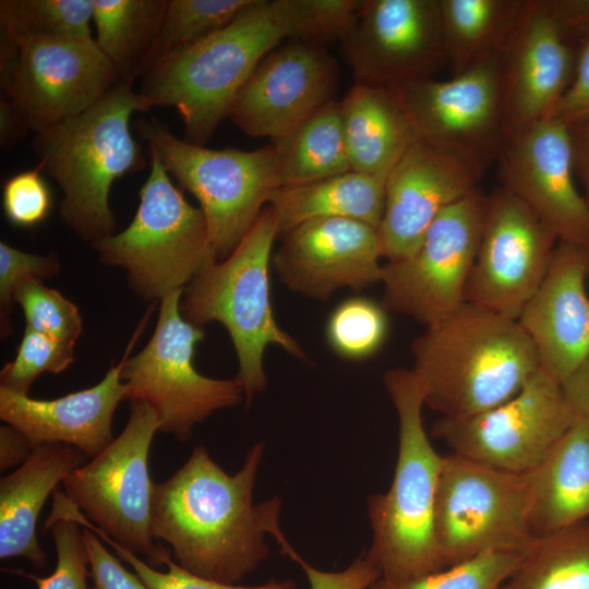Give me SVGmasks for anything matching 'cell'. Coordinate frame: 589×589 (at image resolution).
I'll use <instances>...</instances> for the list:
<instances>
[{"label":"cell","instance_id":"46","mask_svg":"<svg viewBox=\"0 0 589 589\" xmlns=\"http://www.w3.org/2000/svg\"><path fill=\"white\" fill-rule=\"evenodd\" d=\"M552 119L569 127L589 121V38L577 48L573 81L558 101Z\"/></svg>","mask_w":589,"mask_h":589},{"label":"cell","instance_id":"8","mask_svg":"<svg viewBox=\"0 0 589 589\" xmlns=\"http://www.w3.org/2000/svg\"><path fill=\"white\" fill-rule=\"evenodd\" d=\"M135 131L166 171L200 203L218 260L226 259L255 225L278 188L276 151L211 149L177 137L156 118H140Z\"/></svg>","mask_w":589,"mask_h":589},{"label":"cell","instance_id":"12","mask_svg":"<svg viewBox=\"0 0 589 589\" xmlns=\"http://www.w3.org/2000/svg\"><path fill=\"white\" fill-rule=\"evenodd\" d=\"M416 140L449 154L482 176L505 142L502 51L446 81L386 87Z\"/></svg>","mask_w":589,"mask_h":589},{"label":"cell","instance_id":"22","mask_svg":"<svg viewBox=\"0 0 589 589\" xmlns=\"http://www.w3.org/2000/svg\"><path fill=\"white\" fill-rule=\"evenodd\" d=\"M481 178L458 158L414 140L385 181L377 231L387 262L411 256L436 217L479 189Z\"/></svg>","mask_w":589,"mask_h":589},{"label":"cell","instance_id":"33","mask_svg":"<svg viewBox=\"0 0 589 589\" xmlns=\"http://www.w3.org/2000/svg\"><path fill=\"white\" fill-rule=\"evenodd\" d=\"M94 0H1L0 39L94 40Z\"/></svg>","mask_w":589,"mask_h":589},{"label":"cell","instance_id":"10","mask_svg":"<svg viewBox=\"0 0 589 589\" xmlns=\"http://www.w3.org/2000/svg\"><path fill=\"white\" fill-rule=\"evenodd\" d=\"M436 540L445 567L501 550H527L531 527L529 472L444 455L435 502Z\"/></svg>","mask_w":589,"mask_h":589},{"label":"cell","instance_id":"21","mask_svg":"<svg viewBox=\"0 0 589 589\" xmlns=\"http://www.w3.org/2000/svg\"><path fill=\"white\" fill-rule=\"evenodd\" d=\"M577 48L545 10L527 0L502 49V103L505 139L551 119L569 87Z\"/></svg>","mask_w":589,"mask_h":589},{"label":"cell","instance_id":"35","mask_svg":"<svg viewBox=\"0 0 589 589\" xmlns=\"http://www.w3.org/2000/svg\"><path fill=\"white\" fill-rule=\"evenodd\" d=\"M364 0H273V14L286 38L321 47L340 43Z\"/></svg>","mask_w":589,"mask_h":589},{"label":"cell","instance_id":"36","mask_svg":"<svg viewBox=\"0 0 589 589\" xmlns=\"http://www.w3.org/2000/svg\"><path fill=\"white\" fill-rule=\"evenodd\" d=\"M388 329V317L382 303L354 297L342 301L332 312L326 325V339L338 356L362 360L382 348Z\"/></svg>","mask_w":589,"mask_h":589},{"label":"cell","instance_id":"45","mask_svg":"<svg viewBox=\"0 0 589 589\" xmlns=\"http://www.w3.org/2000/svg\"><path fill=\"white\" fill-rule=\"evenodd\" d=\"M83 536L93 589H148L135 573L129 572L120 560L105 548L94 531L83 527Z\"/></svg>","mask_w":589,"mask_h":589},{"label":"cell","instance_id":"34","mask_svg":"<svg viewBox=\"0 0 589 589\" xmlns=\"http://www.w3.org/2000/svg\"><path fill=\"white\" fill-rule=\"evenodd\" d=\"M253 0H167L145 72L175 50L190 46L233 21Z\"/></svg>","mask_w":589,"mask_h":589},{"label":"cell","instance_id":"37","mask_svg":"<svg viewBox=\"0 0 589 589\" xmlns=\"http://www.w3.org/2000/svg\"><path fill=\"white\" fill-rule=\"evenodd\" d=\"M528 550L488 552L402 582L380 577L369 589H500L517 569Z\"/></svg>","mask_w":589,"mask_h":589},{"label":"cell","instance_id":"6","mask_svg":"<svg viewBox=\"0 0 589 589\" xmlns=\"http://www.w3.org/2000/svg\"><path fill=\"white\" fill-rule=\"evenodd\" d=\"M277 236L276 216L266 205L237 248L226 259L206 265L185 287L180 302L188 322L199 327L218 322L227 329L238 359L236 378L248 405L266 389L268 346L308 361L301 345L278 325L272 308L269 263Z\"/></svg>","mask_w":589,"mask_h":589},{"label":"cell","instance_id":"9","mask_svg":"<svg viewBox=\"0 0 589 589\" xmlns=\"http://www.w3.org/2000/svg\"><path fill=\"white\" fill-rule=\"evenodd\" d=\"M184 290L160 300L155 330L146 346L129 357L151 314L140 322L122 357L121 381L125 399L144 401L155 412L158 431L179 441L191 437L196 424L216 411L238 406L244 398L241 383L212 378L193 365V354L205 333L181 314Z\"/></svg>","mask_w":589,"mask_h":589},{"label":"cell","instance_id":"49","mask_svg":"<svg viewBox=\"0 0 589 589\" xmlns=\"http://www.w3.org/2000/svg\"><path fill=\"white\" fill-rule=\"evenodd\" d=\"M561 385L575 413L589 417V357Z\"/></svg>","mask_w":589,"mask_h":589},{"label":"cell","instance_id":"30","mask_svg":"<svg viewBox=\"0 0 589 589\" xmlns=\"http://www.w3.org/2000/svg\"><path fill=\"white\" fill-rule=\"evenodd\" d=\"M278 188L310 183L351 171L340 101L332 100L286 136L273 141Z\"/></svg>","mask_w":589,"mask_h":589},{"label":"cell","instance_id":"27","mask_svg":"<svg viewBox=\"0 0 589 589\" xmlns=\"http://www.w3.org/2000/svg\"><path fill=\"white\" fill-rule=\"evenodd\" d=\"M340 111L351 171L385 182L416 140L389 91L354 82L340 101Z\"/></svg>","mask_w":589,"mask_h":589},{"label":"cell","instance_id":"14","mask_svg":"<svg viewBox=\"0 0 589 589\" xmlns=\"http://www.w3.org/2000/svg\"><path fill=\"white\" fill-rule=\"evenodd\" d=\"M486 195L477 189L444 209L408 259L383 264L382 305L429 326L466 302Z\"/></svg>","mask_w":589,"mask_h":589},{"label":"cell","instance_id":"4","mask_svg":"<svg viewBox=\"0 0 589 589\" xmlns=\"http://www.w3.org/2000/svg\"><path fill=\"white\" fill-rule=\"evenodd\" d=\"M134 111L141 104L133 82L119 80L84 112L32 140L37 167L62 191L63 224L89 244L115 233L109 204L115 180L146 168L130 131Z\"/></svg>","mask_w":589,"mask_h":589},{"label":"cell","instance_id":"51","mask_svg":"<svg viewBox=\"0 0 589 589\" xmlns=\"http://www.w3.org/2000/svg\"><path fill=\"white\" fill-rule=\"evenodd\" d=\"M28 127L7 98L0 100V145L3 151L22 140Z\"/></svg>","mask_w":589,"mask_h":589},{"label":"cell","instance_id":"42","mask_svg":"<svg viewBox=\"0 0 589 589\" xmlns=\"http://www.w3.org/2000/svg\"><path fill=\"white\" fill-rule=\"evenodd\" d=\"M61 264L56 252L45 255L26 253L0 242V330L7 338L12 333L11 311L17 286L27 278L45 280L59 274Z\"/></svg>","mask_w":589,"mask_h":589},{"label":"cell","instance_id":"31","mask_svg":"<svg viewBox=\"0 0 589 589\" xmlns=\"http://www.w3.org/2000/svg\"><path fill=\"white\" fill-rule=\"evenodd\" d=\"M166 5L167 0H94L95 41L119 80L144 74Z\"/></svg>","mask_w":589,"mask_h":589},{"label":"cell","instance_id":"29","mask_svg":"<svg viewBox=\"0 0 589 589\" xmlns=\"http://www.w3.org/2000/svg\"><path fill=\"white\" fill-rule=\"evenodd\" d=\"M453 75L502 51L527 0H438Z\"/></svg>","mask_w":589,"mask_h":589},{"label":"cell","instance_id":"44","mask_svg":"<svg viewBox=\"0 0 589 589\" xmlns=\"http://www.w3.org/2000/svg\"><path fill=\"white\" fill-rule=\"evenodd\" d=\"M273 538L279 543L281 552L294 561L305 573L310 589H369L381 577L380 570L365 553L358 556L340 572H324L304 561L281 531Z\"/></svg>","mask_w":589,"mask_h":589},{"label":"cell","instance_id":"15","mask_svg":"<svg viewBox=\"0 0 589 589\" xmlns=\"http://www.w3.org/2000/svg\"><path fill=\"white\" fill-rule=\"evenodd\" d=\"M576 418L562 385L539 370L506 401L466 418L441 417L431 432L452 453L505 471L527 473Z\"/></svg>","mask_w":589,"mask_h":589},{"label":"cell","instance_id":"32","mask_svg":"<svg viewBox=\"0 0 589 589\" xmlns=\"http://www.w3.org/2000/svg\"><path fill=\"white\" fill-rule=\"evenodd\" d=\"M500 589H589V521L537 536Z\"/></svg>","mask_w":589,"mask_h":589},{"label":"cell","instance_id":"43","mask_svg":"<svg viewBox=\"0 0 589 589\" xmlns=\"http://www.w3.org/2000/svg\"><path fill=\"white\" fill-rule=\"evenodd\" d=\"M41 173L36 167L20 171L3 182V212L13 226L33 228L48 217L52 194Z\"/></svg>","mask_w":589,"mask_h":589},{"label":"cell","instance_id":"24","mask_svg":"<svg viewBox=\"0 0 589 589\" xmlns=\"http://www.w3.org/2000/svg\"><path fill=\"white\" fill-rule=\"evenodd\" d=\"M122 359L89 388L56 399H34L0 387V419L25 434L34 446L63 444L87 457L103 452L113 440L112 418L125 386Z\"/></svg>","mask_w":589,"mask_h":589},{"label":"cell","instance_id":"5","mask_svg":"<svg viewBox=\"0 0 589 589\" xmlns=\"http://www.w3.org/2000/svg\"><path fill=\"white\" fill-rule=\"evenodd\" d=\"M286 38L269 0H253L233 21L164 57L142 75L141 111L178 109L184 140L204 146L260 61Z\"/></svg>","mask_w":589,"mask_h":589},{"label":"cell","instance_id":"25","mask_svg":"<svg viewBox=\"0 0 589 589\" xmlns=\"http://www.w3.org/2000/svg\"><path fill=\"white\" fill-rule=\"evenodd\" d=\"M86 457L69 445H37L17 469L0 479L1 560L21 557L36 568L46 566L47 556L36 536L39 514L58 484Z\"/></svg>","mask_w":589,"mask_h":589},{"label":"cell","instance_id":"2","mask_svg":"<svg viewBox=\"0 0 589 589\" xmlns=\"http://www.w3.org/2000/svg\"><path fill=\"white\" fill-rule=\"evenodd\" d=\"M424 404L444 418H466L516 395L540 370L517 320L465 302L425 326L410 346Z\"/></svg>","mask_w":589,"mask_h":589},{"label":"cell","instance_id":"50","mask_svg":"<svg viewBox=\"0 0 589 589\" xmlns=\"http://www.w3.org/2000/svg\"><path fill=\"white\" fill-rule=\"evenodd\" d=\"M574 170L585 189L584 199L589 212V121L570 127Z\"/></svg>","mask_w":589,"mask_h":589},{"label":"cell","instance_id":"39","mask_svg":"<svg viewBox=\"0 0 589 589\" xmlns=\"http://www.w3.org/2000/svg\"><path fill=\"white\" fill-rule=\"evenodd\" d=\"M75 361L74 347L26 327L15 358L0 372V387L29 395L43 373L59 374Z\"/></svg>","mask_w":589,"mask_h":589},{"label":"cell","instance_id":"38","mask_svg":"<svg viewBox=\"0 0 589 589\" xmlns=\"http://www.w3.org/2000/svg\"><path fill=\"white\" fill-rule=\"evenodd\" d=\"M14 302L24 313L26 327L75 347L83 320L77 306L61 292L46 287L43 280L27 278L17 286Z\"/></svg>","mask_w":589,"mask_h":589},{"label":"cell","instance_id":"19","mask_svg":"<svg viewBox=\"0 0 589 589\" xmlns=\"http://www.w3.org/2000/svg\"><path fill=\"white\" fill-rule=\"evenodd\" d=\"M337 85L338 67L325 47L290 39L260 61L228 118L250 136L277 141L335 100Z\"/></svg>","mask_w":589,"mask_h":589},{"label":"cell","instance_id":"11","mask_svg":"<svg viewBox=\"0 0 589 589\" xmlns=\"http://www.w3.org/2000/svg\"><path fill=\"white\" fill-rule=\"evenodd\" d=\"M158 421L144 401H131L122 432L98 455L63 480L64 493L89 524L122 548L145 555L153 567L168 550L155 544L151 529L154 483L148 454Z\"/></svg>","mask_w":589,"mask_h":589},{"label":"cell","instance_id":"26","mask_svg":"<svg viewBox=\"0 0 589 589\" xmlns=\"http://www.w3.org/2000/svg\"><path fill=\"white\" fill-rule=\"evenodd\" d=\"M529 477L536 536L589 518L588 416H577Z\"/></svg>","mask_w":589,"mask_h":589},{"label":"cell","instance_id":"1","mask_svg":"<svg viewBox=\"0 0 589 589\" xmlns=\"http://www.w3.org/2000/svg\"><path fill=\"white\" fill-rule=\"evenodd\" d=\"M264 444L253 445L233 476L211 457L204 445L170 478L154 483L151 529L165 541L173 561L211 580L237 584L269 555L265 536L279 527L280 500L253 503Z\"/></svg>","mask_w":589,"mask_h":589},{"label":"cell","instance_id":"23","mask_svg":"<svg viewBox=\"0 0 589 589\" xmlns=\"http://www.w3.org/2000/svg\"><path fill=\"white\" fill-rule=\"evenodd\" d=\"M589 250L558 242L540 286L517 322L540 370L562 384L589 357Z\"/></svg>","mask_w":589,"mask_h":589},{"label":"cell","instance_id":"41","mask_svg":"<svg viewBox=\"0 0 589 589\" xmlns=\"http://www.w3.org/2000/svg\"><path fill=\"white\" fill-rule=\"evenodd\" d=\"M87 527L103 541L108 543L115 550L118 557L133 568L134 573L148 589H299L297 584L290 579L281 581L272 580L259 586H239L202 578L180 567L171 558V553L166 555L161 561V565H165L167 570L160 572L142 561L135 553L116 543L89 524H87Z\"/></svg>","mask_w":589,"mask_h":589},{"label":"cell","instance_id":"40","mask_svg":"<svg viewBox=\"0 0 589 589\" xmlns=\"http://www.w3.org/2000/svg\"><path fill=\"white\" fill-rule=\"evenodd\" d=\"M44 527L53 539L57 553L55 570L47 577L23 570L12 573L33 580L37 589H88L89 558L81 525L51 510Z\"/></svg>","mask_w":589,"mask_h":589},{"label":"cell","instance_id":"47","mask_svg":"<svg viewBox=\"0 0 589 589\" xmlns=\"http://www.w3.org/2000/svg\"><path fill=\"white\" fill-rule=\"evenodd\" d=\"M565 37L576 48L589 38V0H542Z\"/></svg>","mask_w":589,"mask_h":589},{"label":"cell","instance_id":"28","mask_svg":"<svg viewBox=\"0 0 589 589\" xmlns=\"http://www.w3.org/2000/svg\"><path fill=\"white\" fill-rule=\"evenodd\" d=\"M276 216L278 236L315 218L340 217L378 229L385 208V182L348 171L299 185L275 189L268 203Z\"/></svg>","mask_w":589,"mask_h":589},{"label":"cell","instance_id":"48","mask_svg":"<svg viewBox=\"0 0 589 589\" xmlns=\"http://www.w3.org/2000/svg\"><path fill=\"white\" fill-rule=\"evenodd\" d=\"M34 444L16 428L4 424L0 428V470L21 466L32 454Z\"/></svg>","mask_w":589,"mask_h":589},{"label":"cell","instance_id":"17","mask_svg":"<svg viewBox=\"0 0 589 589\" xmlns=\"http://www.w3.org/2000/svg\"><path fill=\"white\" fill-rule=\"evenodd\" d=\"M356 83L390 87L448 65L438 0H364L339 43Z\"/></svg>","mask_w":589,"mask_h":589},{"label":"cell","instance_id":"20","mask_svg":"<svg viewBox=\"0 0 589 589\" xmlns=\"http://www.w3.org/2000/svg\"><path fill=\"white\" fill-rule=\"evenodd\" d=\"M384 257L376 228L349 218L306 220L283 236L273 255L281 283L302 296L327 300L338 289L381 283Z\"/></svg>","mask_w":589,"mask_h":589},{"label":"cell","instance_id":"13","mask_svg":"<svg viewBox=\"0 0 589 589\" xmlns=\"http://www.w3.org/2000/svg\"><path fill=\"white\" fill-rule=\"evenodd\" d=\"M118 81L95 39H0L1 88L35 133L81 115Z\"/></svg>","mask_w":589,"mask_h":589},{"label":"cell","instance_id":"3","mask_svg":"<svg viewBox=\"0 0 589 589\" xmlns=\"http://www.w3.org/2000/svg\"><path fill=\"white\" fill-rule=\"evenodd\" d=\"M383 383L398 418V452L388 490L368 498L372 541L365 555L381 578L402 582L445 568L435 532L444 455L424 429V394L412 370H388Z\"/></svg>","mask_w":589,"mask_h":589},{"label":"cell","instance_id":"16","mask_svg":"<svg viewBox=\"0 0 589 589\" xmlns=\"http://www.w3.org/2000/svg\"><path fill=\"white\" fill-rule=\"evenodd\" d=\"M558 239L502 187L486 195L481 239L466 302L517 320L550 266Z\"/></svg>","mask_w":589,"mask_h":589},{"label":"cell","instance_id":"7","mask_svg":"<svg viewBox=\"0 0 589 589\" xmlns=\"http://www.w3.org/2000/svg\"><path fill=\"white\" fill-rule=\"evenodd\" d=\"M151 171L140 191L131 224L91 244L99 261L125 271L130 289L157 302L184 288L209 263L218 260L206 218L192 206L152 153Z\"/></svg>","mask_w":589,"mask_h":589},{"label":"cell","instance_id":"18","mask_svg":"<svg viewBox=\"0 0 589 589\" xmlns=\"http://www.w3.org/2000/svg\"><path fill=\"white\" fill-rule=\"evenodd\" d=\"M496 163L501 187L549 226L558 242L589 250V212L574 181L569 125L551 118L507 136Z\"/></svg>","mask_w":589,"mask_h":589}]
</instances>
